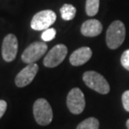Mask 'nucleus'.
I'll list each match as a JSON object with an SVG mask.
<instances>
[{
    "label": "nucleus",
    "mask_w": 129,
    "mask_h": 129,
    "mask_svg": "<svg viewBox=\"0 0 129 129\" xmlns=\"http://www.w3.org/2000/svg\"><path fill=\"white\" fill-rule=\"evenodd\" d=\"M126 36V29L124 24L120 20L112 22L107 30L106 42L109 49L116 50L124 42Z\"/></svg>",
    "instance_id": "obj_1"
},
{
    "label": "nucleus",
    "mask_w": 129,
    "mask_h": 129,
    "mask_svg": "<svg viewBox=\"0 0 129 129\" xmlns=\"http://www.w3.org/2000/svg\"><path fill=\"white\" fill-rule=\"evenodd\" d=\"M33 113L35 121L41 126H47L52 122V108L50 103L44 98H40L35 102L33 106Z\"/></svg>",
    "instance_id": "obj_2"
},
{
    "label": "nucleus",
    "mask_w": 129,
    "mask_h": 129,
    "mask_svg": "<svg viewBox=\"0 0 129 129\" xmlns=\"http://www.w3.org/2000/svg\"><path fill=\"white\" fill-rule=\"evenodd\" d=\"M83 81L89 88L100 94H107L110 91V86L102 75L98 72L90 71L83 74Z\"/></svg>",
    "instance_id": "obj_3"
},
{
    "label": "nucleus",
    "mask_w": 129,
    "mask_h": 129,
    "mask_svg": "<svg viewBox=\"0 0 129 129\" xmlns=\"http://www.w3.org/2000/svg\"><path fill=\"white\" fill-rule=\"evenodd\" d=\"M48 46L45 42L36 41L32 43L23 52L21 59L24 63L33 64L39 60L47 51Z\"/></svg>",
    "instance_id": "obj_4"
},
{
    "label": "nucleus",
    "mask_w": 129,
    "mask_h": 129,
    "mask_svg": "<svg viewBox=\"0 0 129 129\" xmlns=\"http://www.w3.org/2000/svg\"><path fill=\"white\" fill-rule=\"evenodd\" d=\"M56 20V14L52 10H43L35 14L31 20V28L33 29L40 31L49 29Z\"/></svg>",
    "instance_id": "obj_5"
},
{
    "label": "nucleus",
    "mask_w": 129,
    "mask_h": 129,
    "mask_svg": "<svg viewBox=\"0 0 129 129\" xmlns=\"http://www.w3.org/2000/svg\"><path fill=\"white\" fill-rule=\"evenodd\" d=\"M66 104L70 112L73 114L78 115L83 112L86 107V101L81 89L76 87L71 90V91L67 95Z\"/></svg>",
    "instance_id": "obj_6"
},
{
    "label": "nucleus",
    "mask_w": 129,
    "mask_h": 129,
    "mask_svg": "<svg viewBox=\"0 0 129 129\" xmlns=\"http://www.w3.org/2000/svg\"><path fill=\"white\" fill-rule=\"evenodd\" d=\"M68 52L67 47L60 44L51 49L44 59V64L48 68H54L63 62Z\"/></svg>",
    "instance_id": "obj_7"
},
{
    "label": "nucleus",
    "mask_w": 129,
    "mask_h": 129,
    "mask_svg": "<svg viewBox=\"0 0 129 129\" xmlns=\"http://www.w3.org/2000/svg\"><path fill=\"white\" fill-rule=\"evenodd\" d=\"M18 53V40L13 34L6 35L2 45V56L7 62H11L16 58Z\"/></svg>",
    "instance_id": "obj_8"
},
{
    "label": "nucleus",
    "mask_w": 129,
    "mask_h": 129,
    "mask_svg": "<svg viewBox=\"0 0 129 129\" xmlns=\"http://www.w3.org/2000/svg\"><path fill=\"white\" fill-rule=\"evenodd\" d=\"M39 71L37 64H29L15 77V84L18 87H24L33 81Z\"/></svg>",
    "instance_id": "obj_9"
},
{
    "label": "nucleus",
    "mask_w": 129,
    "mask_h": 129,
    "mask_svg": "<svg viewBox=\"0 0 129 129\" xmlns=\"http://www.w3.org/2000/svg\"><path fill=\"white\" fill-rule=\"evenodd\" d=\"M92 55V51L89 47H81L75 50L70 56V62L74 66L86 64Z\"/></svg>",
    "instance_id": "obj_10"
},
{
    "label": "nucleus",
    "mask_w": 129,
    "mask_h": 129,
    "mask_svg": "<svg viewBox=\"0 0 129 129\" xmlns=\"http://www.w3.org/2000/svg\"><path fill=\"white\" fill-rule=\"evenodd\" d=\"M102 24L97 19H89L85 21L81 27V32L86 37H96L102 31Z\"/></svg>",
    "instance_id": "obj_11"
},
{
    "label": "nucleus",
    "mask_w": 129,
    "mask_h": 129,
    "mask_svg": "<svg viewBox=\"0 0 129 129\" xmlns=\"http://www.w3.org/2000/svg\"><path fill=\"white\" fill-rule=\"evenodd\" d=\"M60 14L61 18L66 20V21H69V20L73 19L76 14V9L73 5L71 4H64L62 7L60 8Z\"/></svg>",
    "instance_id": "obj_12"
},
{
    "label": "nucleus",
    "mask_w": 129,
    "mask_h": 129,
    "mask_svg": "<svg viewBox=\"0 0 129 129\" xmlns=\"http://www.w3.org/2000/svg\"><path fill=\"white\" fill-rule=\"evenodd\" d=\"M76 129H99V121L95 117H89L79 123Z\"/></svg>",
    "instance_id": "obj_13"
},
{
    "label": "nucleus",
    "mask_w": 129,
    "mask_h": 129,
    "mask_svg": "<svg viewBox=\"0 0 129 129\" xmlns=\"http://www.w3.org/2000/svg\"><path fill=\"white\" fill-rule=\"evenodd\" d=\"M100 0H86V12L88 16H94L99 11Z\"/></svg>",
    "instance_id": "obj_14"
},
{
    "label": "nucleus",
    "mask_w": 129,
    "mask_h": 129,
    "mask_svg": "<svg viewBox=\"0 0 129 129\" xmlns=\"http://www.w3.org/2000/svg\"><path fill=\"white\" fill-rule=\"evenodd\" d=\"M56 35V30L53 28H50V29H45V31L42 33V35H41V39L44 41H50L52 40L53 39H55Z\"/></svg>",
    "instance_id": "obj_15"
},
{
    "label": "nucleus",
    "mask_w": 129,
    "mask_h": 129,
    "mask_svg": "<svg viewBox=\"0 0 129 129\" xmlns=\"http://www.w3.org/2000/svg\"><path fill=\"white\" fill-rule=\"evenodd\" d=\"M121 64L126 70L129 71V49L122 53L121 56Z\"/></svg>",
    "instance_id": "obj_16"
},
{
    "label": "nucleus",
    "mask_w": 129,
    "mask_h": 129,
    "mask_svg": "<svg viewBox=\"0 0 129 129\" xmlns=\"http://www.w3.org/2000/svg\"><path fill=\"white\" fill-rule=\"evenodd\" d=\"M122 105L124 109L129 112V90L124 91V93L122 96Z\"/></svg>",
    "instance_id": "obj_17"
},
{
    "label": "nucleus",
    "mask_w": 129,
    "mask_h": 129,
    "mask_svg": "<svg viewBox=\"0 0 129 129\" xmlns=\"http://www.w3.org/2000/svg\"><path fill=\"white\" fill-rule=\"evenodd\" d=\"M7 110V102L4 100H0V118H1Z\"/></svg>",
    "instance_id": "obj_18"
},
{
    "label": "nucleus",
    "mask_w": 129,
    "mask_h": 129,
    "mask_svg": "<svg viewBox=\"0 0 129 129\" xmlns=\"http://www.w3.org/2000/svg\"><path fill=\"white\" fill-rule=\"evenodd\" d=\"M126 125H127V129H129V119L127 121V123H126Z\"/></svg>",
    "instance_id": "obj_19"
}]
</instances>
